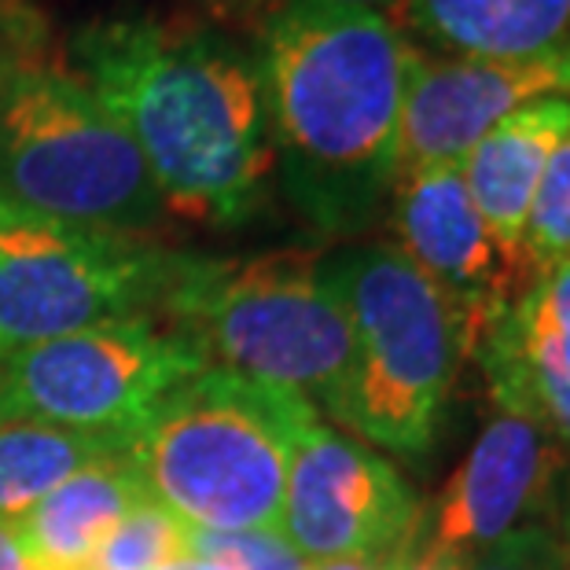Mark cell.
<instances>
[{
  "mask_svg": "<svg viewBox=\"0 0 570 570\" xmlns=\"http://www.w3.org/2000/svg\"><path fill=\"white\" fill-rule=\"evenodd\" d=\"M70 70L144 155L169 214L239 228L269 199L273 137L258 56L188 19H96Z\"/></svg>",
  "mask_w": 570,
  "mask_h": 570,
  "instance_id": "obj_1",
  "label": "cell"
},
{
  "mask_svg": "<svg viewBox=\"0 0 570 570\" xmlns=\"http://www.w3.org/2000/svg\"><path fill=\"white\" fill-rule=\"evenodd\" d=\"M254 56L287 203L327 239L368 233L402 174L405 30L375 11L284 4Z\"/></svg>",
  "mask_w": 570,
  "mask_h": 570,
  "instance_id": "obj_2",
  "label": "cell"
},
{
  "mask_svg": "<svg viewBox=\"0 0 570 570\" xmlns=\"http://www.w3.org/2000/svg\"><path fill=\"white\" fill-rule=\"evenodd\" d=\"M159 317L199 343L206 365L302 397L343 423L354 380V324L324 273V250L254 258L177 254Z\"/></svg>",
  "mask_w": 570,
  "mask_h": 570,
  "instance_id": "obj_3",
  "label": "cell"
},
{
  "mask_svg": "<svg viewBox=\"0 0 570 570\" xmlns=\"http://www.w3.org/2000/svg\"><path fill=\"white\" fill-rule=\"evenodd\" d=\"M317 416L302 397L203 368L140 423L129 460L148 493L188 530H276L291 453Z\"/></svg>",
  "mask_w": 570,
  "mask_h": 570,
  "instance_id": "obj_4",
  "label": "cell"
},
{
  "mask_svg": "<svg viewBox=\"0 0 570 570\" xmlns=\"http://www.w3.org/2000/svg\"><path fill=\"white\" fill-rule=\"evenodd\" d=\"M0 199L118 236L166 214L126 126L75 70L33 52L0 59Z\"/></svg>",
  "mask_w": 570,
  "mask_h": 570,
  "instance_id": "obj_5",
  "label": "cell"
},
{
  "mask_svg": "<svg viewBox=\"0 0 570 570\" xmlns=\"http://www.w3.org/2000/svg\"><path fill=\"white\" fill-rule=\"evenodd\" d=\"M324 273L354 324L343 428L375 449L423 460L468 361L460 317L394 244L324 254Z\"/></svg>",
  "mask_w": 570,
  "mask_h": 570,
  "instance_id": "obj_6",
  "label": "cell"
},
{
  "mask_svg": "<svg viewBox=\"0 0 570 570\" xmlns=\"http://www.w3.org/2000/svg\"><path fill=\"white\" fill-rule=\"evenodd\" d=\"M177 254L0 199V354L159 313Z\"/></svg>",
  "mask_w": 570,
  "mask_h": 570,
  "instance_id": "obj_7",
  "label": "cell"
},
{
  "mask_svg": "<svg viewBox=\"0 0 570 570\" xmlns=\"http://www.w3.org/2000/svg\"><path fill=\"white\" fill-rule=\"evenodd\" d=\"M203 368L210 365L196 338L159 313L96 324L0 354V420L132 439Z\"/></svg>",
  "mask_w": 570,
  "mask_h": 570,
  "instance_id": "obj_8",
  "label": "cell"
},
{
  "mask_svg": "<svg viewBox=\"0 0 570 570\" xmlns=\"http://www.w3.org/2000/svg\"><path fill=\"white\" fill-rule=\"evenodd\" d=\"M281 527L309 567L380 563L416 541L423 508L391 460L317 416L291 453Z\"/></svg>",
  "mask_w": 570,
  "mask_h": 570,
  "instance_id": "obj_9",
  "label": "cell"
},
{
  "mask_svg": "<svg viewBox=\"0 0 570 570\" xmlns=\"http://www.w3.org/2000/svg\"><path fill=\"white\" fill-rule=\"evenodd\" d=\"M394 247L445 295L464 327L468 357L487 327L519 302L533 273L515 262L471 203L460 166L409 169L391 196Z\"/></svg>",
  "mask_w": 570,
  "mask_h": 570,
  "instance_id": "obj_10",
  "label": "cell"
},
{
  "mask_svg": "<svg viewBox=\"0 0 570 570\" xmlns=\"http://www.w3.org/2000/svg\"><path fill=\"white\" fill-rule=\"evenodd\" d=\"M570 468L567 445L538 420L497 412L445 482L423 538L475 556L504 533L552 523Z\"/></svg>",
  "mask_w": 570,
  "mask_h": 570,
  "instance_id": "obj_11",
  "label": "cell"
},
{
  "mask_svg": "<svg viewBox=\"0 0 570 570\" xmlns=\"http://www.w3.org/2000/svg\"><path fill=\"white\" fill-rule=\"evenodd\" d=\"M552 92H570L567 56H431L412 45L402 107V174L460 166L493 126Z\"/></svg>",
  "mask_w": 570,
  "mask_h": 570,
  "instance_id": "obj_12",
  "label": "cell"
},
{
  "mask_svg": "<svg viewBox=\"0 0 570 570\" xmlns=\"http://www.w3.org/2000/svg\"><path fill=\"white\" fill-rule=\"evenodd\" d=\"M471 357L497 412L544 423L570 453V262L538 276L479 335Z\"/></svg>",
  "mask_w": 570,
  "mask_h": 570,
  "instance_id": "obj_13",
  "label": "cell"
},
{
  "mask_svg": "<svg viewBox=\"0 0 570 570\" xmlns=\"http://www.w3.org/2000/svg\"><path fill=\"white\" fill-rule=\"evenodd\" d=\"M570 132V92L541 96L515 115H508L501 126H493L468 159L460 163L468 196L479 206L482 222L515 262L527 265L523 236L530 222V206L538 196L552 151ZM530 269V265H527Z\"/></svg>",
  "mask_w": 570,
  "mask_h": 570,
  "instance_id": "obj_14",
  "label": "cell"
},
{
  "mask_svg": "<svg viewBox=\"0 0 570 570\" xmlns=\"http://www.w3.org/2000/svg\"><path fill=\"white\" fill-rule=\"evenodd\" d=\"M397 27L445 56L570 59V0H409Z\"/></svg>",
  "mask_w": 570,
  "mask_h": 570,
  "instance_id": "obj_15",
  "label": "cell"
},
{
  "mask_svg": "<svg viewBox=\"0 0 570 570\" xmlns=\"http://www.w3.org/2000/svg\"><path fill=\"white\" fill-rule=\"evenodd\" d=\"M148 497L137 464L129 453H118L70 475L16 530L45 570H85L118 523Z\"/></svg>",
  "mask_w": 570,
  "mask_h": 570,
  "instance_id": "obj_16",
  "label": "cell"
},
{
  "mask_svg": "<svg viewBox=\"0 0 570 570\" xmlns=\"http://www.w3.org/2000/svg\"><path fill=\"white\" fill-rule=\"evenodd\" d=\"M129 434H89L41 420H0V523H22L70 475L129 453Z\"/></svg>",
  "mask_w": 570,
  "mask_h": 570,
  "instance_id": "obj_17",
  "label": "cell"
},
{
  "mask_svg": "<svg viewBox=\"0 0 570 570\" xmlns=\"http://www.w3.org/2000/svg\"><path fill=\"white\" fill-rule=\"evenodd\" d=\"M188 560V527L155 497L137 504L85 570H163Z\"/></svg>",
  "mask_w": 570,
  "mask_h": 570,
  "instance_id": "obj_18",
  "label": "cell"
},
{
  "mask_svg": "<svg viewBox=\"0 0 570 570\" xmlns=\"http://www.w3.org/2000/svg\"><path fill=\"white\" fill-rule=\"evenodd\" d=\"M523 254L533 281L552 273L556 265L570 262V132L544 166L538 196L530 206Z\"/></svg>",
  "mask_w": 570,
  "mask_h": 570,
  "instance_id": "obj_19",
  "label": "cell"
},
{
  "mask_svg": "<svg viewBox=\"0 0 570 570\" xmlns=\"http://www.w3.org/2000/svg\"><path fill=\"white\" fill-rule=\"evenodd\" d=\"M188 556L214 570H313L281 527L236 533L188 530Z\"/></svg>",
  "mask_w": 570,
  "mask_h": 570,
  "instance_id": "obj_20",
  "label": "cell"
},
{
  "mask_svg": "<svg viewBox=\"0 0 570 570\" xmlns=\"http://www.w3.org/2000/svg\"><path fill=\"white\" fill-rule=\"evenodd\" d=\"M468 570H567L560 530L556 523H538L504 533L501 541L471 556Z\"/></svg>",
  "mask_w": 570,
  "mask_h": 570,
  "instance_id": "obj_21",
  "label": "cell"
},
{
  "mask_svg": "<svg viewBox=\"0 0 570 570\" xmlns=\"http://www.w3.org/2000/svg\"><path fill=\"white\" fill-rule=\"evenodd\" d=\"M468 563H471V556L449 549V544L431 541V538H423V527H420V538L412 541L405 570H468Z\"/></svg>",
  "mask_w": 570,
  "mask_h": 570,
  "instance_id": "obj_22",
  "label": "cell"
},
{
  "mask_svg": "<svg viewBox=\"0 0 570 570\" xmlns=\"http://www.w3.org/2000/svg\"><path fill=\"white\" fill-rule=\"evenodd\" d=\"M0 33L11 41V52H33V11L19 0H0Z\"/></svg>",
  "mask_w": 570,
  "mask_h": 570,
  "instance_id": "obj_23",
  "label": "cell"
},
{
  "mask_svg": "<svg viewBox=\"0 0 570 570\" xmlns=\"http://www.w3.org/2000/svg\"><path fill=\"white\" fill-rule=\"evenodd\" d=\"M0 570H45L11 523H0Z\"/></svg>",
  "mask_w": 570,
  "mask_h": 570,
  "instance_id": "obj_24",
  "label": "cell"
},
{
  "mask_svg": "<svg viewBox=\"0 0 570 570\" xmlns=\"http://www.w3.org/2000/svg\"><path fill=\"white\" fill-rule=\"evenodd\" d=\"M284 4H306V8H350V11H375V16L394 19L402 16L409 0H284Z\"/></svg>",
  "mask_w": 570,
  "mask_h": 570,
  "instance_id": "obj_25",
  "label": "cell"
},
{
  "mask_svg": "<svg viewBox=\"0 0 570 570\" xmlns=\"http://www.w3.org/2000/svg\"><path fill=\"white\" fill-rule=\"evenodd\" d=\"M313 570H380V563H357V560H343V563H321Z\"/></svg>",
  "mask_w": 570,
  "mask_h": 570,
  "instance_id": "obj_26",
  "label": "cell"
},
{
  "mask_svg": "<svg viewBox=\"0 0 570 570\" xmlns=\"http://www.w3.org/2000/svg\"><path fill=\"white\" fill-rule=\"evenodd\" d=\"M560 530V544H563V560H567V570H570V508H567V515H563V527H556Z\"/></svg>",
  "mask_w": 570,
  "mask_h": 570,
  "instance_id": "obj_27",
  "label": "cell"
},
{
  "mask_svg": "<svg viewBox=\"0 0 570 570\" xmlns=\"http://www.w3.org/2000/svg\"><path fill=\"white\" fill-rule=\"evenodd\" d=\"M163 570H206V563H199V560H177V563H169V567H163Z\"/></svg>",
  "mask_w": 570,
  "mask_h": 570,
  "instance_id": "obj_28",
  "label": "cell"
},
{
  "mask_svg": "<svg viewBox=\"0 0 570 570\" xmlns=\"http://www.w3.org/2000/svg\"><path fill=\"white\" fill-rule=\"evenodd\" d=\"M206 570H214V567H206Z\"/></svg>",
  "mask_w": 570,
  "mask_h": 570,
  "instance_id": "obj_29",
  "label": "cell"
},
{
  "mask_svg": "<svg viewBox=\"0 0 570 570\" xmlns=\"http://www.w3.org/2000/svg\"><path fill=\"white\" fill-rule=\"evenodd\" d=\"M233 4H236V0H233Z\"/></svg>",
  "mask_w": 570,
  "mask_h": 570,
  "instance_id": "obj_30",
  "label": "cell"
}]
</instances>
